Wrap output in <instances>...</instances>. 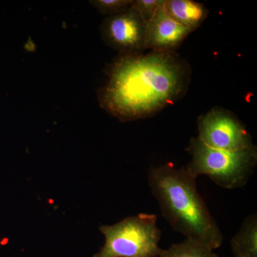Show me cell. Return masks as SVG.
I'll use <instances>...</instances> for the list:
<instances>
[{
	"label": "cell",
	"instance_id": "1",
	"mask_svg": "<svg viewBox=\"0 0 257 257\" xmlns=\"http://www.w3.org/2000/svg\"><path fill=\"white\" fill-rule=\"evenodd\" d=\"M106 72L99 104L122 122L157 114L179 100L190 82V67L175 52L119 55Z\"/></svg>",
	"mask_w": 257,
	"mask_h": 257
},
{
	"label": "cell",
	"instance_id": "2",
	"mask_svg": "<svg viewBox=\"0 0 257 257\" xmlns=\"http://www.w3.org/2000/svg\"><path fill=\"white\" fill-rule=\"evenodd\" d=\"M197 179L171 163L152 167L148 182L162 216L174 231L215 250L222 244L217 223L198 192Z\"/></svg>",
	"mask_w": 257,
	"mask_h": 257
},
{
	"label": "cell",
	"instance_id": "3",
	"mask_svg": "<svg viewBox=\"0 0 257 257\" xmlns=\"http://www.w3.org/2000/svg\"><path fill=\"white\" fill-rule=\"evenodd\" d=\"M187 151L191 156L190 162L184 167L188 173L196 179L207 176L224 189L244 187L256 167V147L243 151H226L207 146L193 138Z\"/></svg>",
	"mask_w": 257,
	"mask_h": 257
},
{
	"label": "cell",
	"instance_id": "4",
	"mask_svg": "<svg viewBox=\"0 0 257 257\" xmlns=\"http://www.w3.org/2000/svg\"><path fill=\"white\" fill-rule=\"evenodd\" d=\"M154 214L140 213L99 230L104 236V246L94 257H157L162 231Z\"/></svg>",
	"mask_w": 257,
	"mask_h": 257
},
{
	"label": "cell",
	"instance_id": "5",
	"mask_svg": "<svg viewBox=\"0 0 257 257\" xmlns=\"http://www.w3.org/2000/svg\"><path fill=\"white\" fill-rule=\"evenodd\" d=\"M197 128V138L212 148L238 152L256 147L244 124L223 108H213L199 116Z\"/></svg>",
	"mask_w": 257,
	"mask_h": 257
},
{
	"label": "cell",
	"instance_id": "6",
	"mask_svg": "<svg viewBox=\"0 0 257 257\" xmlns=\"http://www.w3.org/2000/svg\"><path fill=\"white\" fill-rule=\"evenodd\" d=\"M147 25L133 4L122 13L106 17L99 30L104 43L119 55L141 53L145 50Z\"/></svg>",
	"mask_w": 257,
	"mask_h": 257
},
{
	"label": "cell",
	"instance_id": "7",
	"mask_svg": "<svg viewBox=\"0 0 257 257\" xmlns=\"http://www.w3.org/2000/svg\"><path fill=\"white\" fill-rule=\"evenodd\" d=\"M193 32L171 18L163 6L147 22L145 50L175 52Z\"/></svg>",
	"mask_w": 257,
	"mask_h": 257
},
{
	"label": "cell",
	"instance_id": "8",
	"mask_svg": "<svg viewBox=\"0 0 257 257\" xmlns=\"http://www.w3.org/2000/svg\"><path fill=\"white\" fill-rule=\"evenodd\" d=\"M164 9L176 22L192 31L204 23L209 14L204 5L192 0H165Z\"/></svg>",
	"mask_w": 257,
	"mask_h": 257
},
{
	"label": "cell",
	"instance_id": "9",
	"mask_svg": "<svg viewBox=\"0 0 257 257\" xmlns=\"http://www.w3.org/2000/svg\"><path fill=\"white\" fill-rule=\"evenodd\" d=\"M234 257H257V216L245 218L241 227L231 240Z\"/></svg>",
	"mask_w": 257,
	"mask_h": 257
},
{
	"label": "cell",
	"instance_id": "10",
	"mask_svg": "<svg viewBox=\"0 0 257 257\" xmlns=\"http://www.w3.org/2000/svg\"><path fill=\"white\" fill-rule=\"evenodd\" d=\"M158 257H219L214 250L197 241L186 239L172 244L167 249H162Z\"/></svg>",
	"mask_w": 257,
	"mask_h": 257
},
{
	"label": "cell",
	"instance_id": "11",
	"mask_svg": "<svg viewBox=\"0 0 257 257\" xmlns=\"http://www.w3.org/2000/svg\"><path fill=\"white\" fill-rule=\"evenodd\" d=\"M133 2L134 0H92L89 3L101 15L109 17L127 10L133 5Z\"/></svg>",
	"mask_w": 257,
	"mask_h": 257
},
{
	"label": "cell",
	"instance_id": "12",
	"mask_svg": "<svg viewBox=\"0 0 257 257\" xmlns=\"http://www.w3.org/2000/svg\"><path fill=\"white\" fill-rule=\"evenodd\" d=\"M165 3V0H135L133 2V5L143 15L147 23Z\"/></svg>",
	"mask_w": 257,
	"mask_h": 257
}]
</instances>
